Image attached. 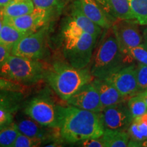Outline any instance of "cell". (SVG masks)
Segmentation results:
<instances>
[{
  "mask_svg": "<svg viewBox=\"0 0 147 147\" xmlns=\"http://www.w3.org/2000/svg\"><path fill=\"white\" fill-rule=\"evenodd\" d=\"M57 129L61 140L69 144L100 138L105 130L100 113L69 105L67 107L59 106Z\"/></svg>",
  "mask_w": 147,
  "mask_h": 147,
  "instance_id": "6da1fadb",
  "label": "cell"
},
{
  "mask_svg": "<svg viewBox=\"0 0 147 147\" xmlns=\"http://www.w3.org/2000/svg\"><path fill=\"white\" fill-rule=\"evenodd\" d=\"M90 71L95 78L106 79L131 64L121 51L112 27L105 29L95 47L91 61Z\"/></svg>",
  "mask_w": 147,
  "mask_h": 147,
  "instance_id": "7a4b0ae2",
  "label": "cell"
},
{
  "mask_svg": "<svg viewBox=\"0 0 147 147\" xmlns=\"http://www.w3.org/2000/svg\"><path fill=\"white\" fill-rule=\"evenodd\" d=\"M97 38L80 29L70 18L61 30L64 59L76 68H84L91 63Z\"/></svg>",
  "mask_w": 147,
  "mask_h": 147,
  "instance_id": "3957f363",
  "label": "cell"
},
{
  "mask_svg": "<svg viewBox=\"0 0 147 147\" xmlns=\"http://www.w3.org/2000/svg\"><path fill=\"white\" fill-rule=\"evenodd\" d=\"M90 69L76 68L66 61H57L47 69L45 79L62 100H68L84 85L93 80Z\"/></svg>",
  "mask_w": 147,
  "mask_h": 147,
  "instance_id": "277c9868",
  "label": "cell"
},
{
  "mask_svg": "<svg viewBox=\"0 0 147 147\" xmlns=\"http://www.w3.org/2000/svg\"><path fill=\"white\" fill-rule=\"evenodd\" d=\"M47 69L40 60L11 54L0 67V76L24 84H34L45 78Z\"/></svg>",
  "mask_w": 147,
  "mask_h": 147,
  "instance_id": "5b68a950",
  "label": "cell"
},
{
  "mask_svg": "<svg viewBox=\"0 0 147 147\" xmlns=\"http://www.w3.org/2000/svg\"><path fill=\"white\" fill-rule=\"evenodd\" d=\"M59 106L47 93H42L32 97L24 108L27 117L42 125L47 127H57Z\"/></svg>",
  "mask_w": 147,
  "mask_h": 147,
  "instance_id": "8992f818",
  "label": "cell"
},
{
  "mask_svg": "<svg viewBox=\"0 0 147 147\" xmlns=\"http://www.w3.org/2000/svg\"><path fill=\"white\" fill-rule=\"evenodd\" d=\"M47 25L36 32L24 36L11 50V54L30 59L41 60L47 54Z\"/></svg>",
  "mask_w": 147,
  "mask_h": 147,
  "instance_id": "52a82bcc",
  "label": "cell"
},
{
  "mask_svg": "<svg viewBox=\"0 0 147 147\" xmlns=\"http://www.w3.org/2000/svg\"><path fill=\"white\" fill-rule=\"evenodd\" d=\"M136 19H116L112 25L114 34L123 53L143 44V35Z\"/></svg>",
  "mask_w": 147,
  "mask_h": 147,
  "instance_id": "ba28073f",
  "label": "cell"
},
{
  "mask_svg": "<svg viewBox=\"0 0 147 147\" xmlns=\"http://www.w3.org/2000/svg\"><path fill=\"white\" fill-rule=\"evenodd\" d=\"M100 116L104 128L113 130L127 131L134 120L126 102L104 108Z\"/></svg>",
  "mask_w": 147,
  "mask_h": 147,
  "instance_id": "9c48e42d",
  "label": "cell"
},
{
  "mask_svg": "<svg viewBox=\"0 0 147 147\" xmlns=\"http://www.w3.org/2000/svg\"><path fill=\"white\" fill-rule=\"evenodd\" d=\"M104 80H107L120 92L125 98L129 99L140 91L136 76V65L129 64Z\"/></svg>",
  "mask_w": 147,
  "mask_h": 147,
  "instance_id": "30bf717a",
  "label": "cell"
},
{
  "mask_svg": "<svg viewBox=\"0 0 147 147\" xmlns=\"http://www.w3.org/2000/svg\"><path fill=\"white\" fill-rule=\"evenodd\" d=\"M53 12L35 8L31 13L15 18L3 17V23L12 25L21 32L32 34L47 25Z\"/></svg>",
  "mask_w": 147,
  "mask_h": 147,
  "instance_id": "8fae6325",
  "label": "cell"
},
{
  "mask_svg": "<svg viewBox=\"0 0 147 147\" xmlns=\"http://www.w3.org/2000/svg\"><path fill=\"white\" fill-rule=\"evenodd\" d=\"M92 81L71 95L67 100V104L94 113L102 112L103 109L98 91Z\"/></svg>",
  "mask_w": 147,
  "mask_h": 147,
  "instance_id": "7c38bea8",
  "label": "cell"
},
{
  "mask_svg": "<svg viewBox=\"0 0 147 147\" xmlns=\"http://www.w3.org/2000/svg\"><path fill=\"white\" fill-rule=\"evenodd\" d=\"M16 124L21 134L34 138L42 140L44 142L55 140V136H59L57 128H53V130L51 131L49 129H47V127L42 125L29 117V119H21Z\"/></svg>",
  "mask_w": 147,
  "mask_h": 147,
  "instance_id": "4fadbf2b",
  "label": "cell"
},
{
  "mask_svg": "<svg viewBox=\"0 0 147 147\" xmlns=\"http://www.w3.org/2000/svg\"><path fill=\"white\" fill-rule=\"evenodd\" d=\"M83 13L101 28L106 29L112 27L115 21L104 11L95 0H77Z\"/></svg>",
  "mask_w": 147,
  "mask_h": 147,
  "instance_id": "5bb4252c",
  "label": "cell"
},
{
  "mask_svg": "<svg viewBox=\"0 0 147 147\" xmlns=\"http://www.w3.org/2000/svg\"><path fill=\"white\" fill-rule=\"evenodd\" d=\"M92 82L98 91L102 109L128 100L107 80L95 78Z\"/></svg>",
  "mask_w": 147,
  "mask_h": 147,
  "instance_id": "9a60e30c",
  "label": "cell"
},
{
  "mask_svg": "<svg viewBox=\"0 0 147 147\" xmlns=\"http://www.w3.org/2000/svg\"><path fill=\"white\" fill-rule=\"evenodd\" d=\"M114 19H135L128 0H95Z\"/></svg>",
  "mask_w": 147,
  "mask_h": 147,
  "instance_id": "2e32d148",
  "label": "cell"
},
{
  "mask_svg": "<svg viewBox=\"0 0 147 147\" xmlns=\"http://www.w3.org/2000/svg\"><path fill=\"white\" fill-rule=\"evenodd\" d=\"M70 18L80 29L93 35L95 38H98L102 34V28L92 21L83 13L77 0H75L71 6Z\"/></svg>",
  "mask_w": 147,
  "mask_h": 147,
  "instance_id": "e0dca14e",
  "label": "cell"
},
{
  "mask_svg": "<svg viewBox=\"0 0 147 147\" xmlns=\"http://www.w3.org/2000/svg\"><path fill=\"white\" fill-rule=\"evenodd\" d=\"M35 9L32 0H12L8 4L0 8L3 17L15 18L31 13Z\"/></svg>",
  "mask_w": 147,
  "mask_h": 147,
  "instance_id": "ac0fdd59",
  "label": "cell"
},
{
  "mask_svg": "<svg viewBox=\"0 0 147 147\" xmlns=\"http://www.w3.org/2000/svg\"><path fill=\"white\" fill-rule=\"evenodd\" d=\"M102 138L105 147H126L130 138L127 131L105 129Z\"/></svg>",
  "mask_w": 147,
  "mask_h": 147,
  "instance_id": "d6986e66",
  "label": "cell"
},
{
  "mask_svg": "<svg viewBox=\"0 0 147 147\" xmlns=\"http://www.w3.org/2000/svg\"><path fill=\"white\" fill-rule=\"evenodd\" d=\"M27 34H29L21 32L12 25L3 23L0 32V45L12 50L14 46Z\"/></svg>",
  "mask_w": 147,
  "mask_h": 147,
  "instance_id": "ffe728a7",
  "label": "cell"
},
{
  "mask_svg": "<svg viewBox=\"0 0 147 147\" xmlns=\"http://www.w3.org/2000/svg\"><path fill=\"white\" fill-rule=\"evenodd\" d=\"M23 94L19 91L0 90V108L19 109Z\"/></svg>",
  "mask_w": 147,
  "mask_h": 147,
  "instance_id": "44dd1931",
  "label": "cell"
},
{
  "mask_svg": "<svg viewBox=\"0 0 147 147\" xmlns=\"http://www.w3.org/2000/svg\"><path fill=\"white\" fill-rule=\"evenodd\" d=\"M127 104L134 119L147 113V105L143 91L139 92L130 97L127 100Z\"/></svg>",
  "mask_w": 147,
  "mask_h": 147,
  "instance_id": "7402d4cb",
  "label": "cell"
},
{
  "mask_svg": "<svg viewBox=\"0 0 147 147\" xmlns=\"http://www.w3.org/2000/svg\"><path fill=\"white\" fill-rule=\"evenodd\" d=\"M134 18L140 25H147V0H128Z\"/></svg>",
  "mask_w": 147,
  "mask_h": 147,
  "instance_id": "603a6c76",
  "label": "cell"
},
{
  "mask_svg": "<svg viewBox=\"0 0 147 147\" xmlns=\"http://www.w3.org/2000/svg\"><path fill=\"white\" fill-rule=\"evenodd\" d=\"M19 134L16 123L13 122L0 130V147L13 146Z\"/></svg>",
  "mask_w": 147,
  "mask_h": 147,
  "instance_id": "cb8c5ba5",
  "label": "cell"
},
{
  "mask_svg": "<svg viewBox=\"0 0 147 147\" xmlns=\"http://www.w3.org/2000/svg\"><path fill=\"white\" fill-rule=\"evenodd\" d=\"M124 54L130 63L136 61L138 63L147 65V48L143 44L130 48L125 52Z\"/></svg>",
  "mask_w": 147,
  "mask_h": 147,
  "instance_id": "d4e9b609",
  "label": "cell"
},
{
  "mask_svg": "<svg viewBox=\"0 0 147 147\" xmlns=\"http://www.w3.org/2000/svg\"><path fill=\"white\" fill-rule=\"evenodd\" d=\"M44 141L42 140L29 137L20 133L18 134V137L16 138L12 147L39 146Z\"/></svg>",
  "mask_w": 147,
  "mask_h": 147,
  "instance_id": "484cf974",
  "label": "cell"
},
{
  "mask_svg": "<svg viewBox=\"0 0 147 147\" xmlns=\"http://www.w3.org/2000/svg\"><path fill=\"white\" fill-rule=\"evenodd\" d=\"M35 8L43 9L53 12L55 10H58L62 6L61 0H32Z\"/></svg>",
  "mask_w": 147,
  "mask_h": 147,
  "instance_id": "4316f807",
  "label": "cell"
},
{
  "mask_svg": "<svg viewBox=\"0 0 147 147\" xmlns=\"http://www.w3.org/2000/svg\"><path fill=\"white\" fill-rule=\"evenodd\" d=\"M18 109L11 108H0V130L13 122L14 114Z\"/></svg>",
  "mask_w": 147,
  "mask_h": 147,
  "instance_id": "83f0119b",
  "label": "cell"
},
{
  "mask_svg": "<svg viewBox=\"0 0 147 147\" xmlns=\"http://www.w3.org/2000/svg\"><path fill=\"white\" fill-rule=\"evenodd\" d=\"M137 81L140 91L147 90V65L138 63L136 65Z\"/></svg>",
  "mask_w": 147,
  "mask_h": 147,
  "instance_id": "f1b7e54d",
  "label": "cell"
},
{
  "mask_svg": "<svg viewBox=\"0 0 147 147\" xmlns=\"http://www.w3.org/2000/svg\"><path fill=\"white\" fill-rule=\"evenodd\" d=\"M21 89L22 87L17 82L11 81L0 76V90L21 91Z\"/></svg>",
  "mask_w": 147,
  "mask_h": 147,
  "instance_id": "f546056e",
  "label": "cell"
},
{
  "mask_svg": "<svg viewBox=\"0 0 147 147\" xmlns=\"http://www.w3.org/2000/svg\"><path fill=\"white\" fill-rule=\"evenodd\" d=\"M78 146L83 147H105L102 137L97 138H89L77 143Z\"/></svg>",
  "mask_w": 147,
  "mask_h": 147,
  "instance_id": "4dcf8cb0",
  "label": "cell"
},
{
  "mask_svg": "<svg viewBox=\"0 0 147 147\" xmlns=\"http://www.w3.org/2000/svg\"><path fill=\"white\" fill-rule=\"evenodd\" d=\"M10 53L11 49L2 45H0V67L8 59Z\"/></svg>",
  "mask_w": 147,
  "mask_h": 147,
  "instance_id": "1f68e13d",
  "label": "cell"
},
{
  "mask_svg": "<svg viewBox=\"0 0 147 147\" xmlns=\"http://www.w3.org/2000/svg\"><path fill=\"white\" fill-rule=\"evenodd\" d=\"M143 45L147 48V29L143 33Z\"/></svg>",
  "mask_w": 147,
  "mask_h": 147,
  "instance_id": "d6a6232c",
  "label": "cell"
},
{
  "mask_svg": "<svg viewBox=\"0 0 147 147\" xmlns=\"http://www.w3.org/2000/svg\"><path fill=\"white\" fill-rule=\"evenodd\" d=\"M12 0H0V8H2V7H4L7 4H8Z\"/></svg>",
  "mask_w": 147,
  "mask_h": 147,
  "instance_id": "836d02e7",
  "label": "cell"
},
{
  "mask_svg": "<svg viewBox=\"0 0 147 147\" xmlns=\"http://www.w3.org/2000/svg\"><path fill=\"white\" fill-rule=\"evenodd\" d=\"M147 147V140L140 142V147Z\"/></svg>",
  "mask_w": 147,
  "mask_h": 147,
  "instance_id": "e575fe53",
  "label": "cell"
},
{
  "mask_svg": "<svg viewBox=\"0 0 147 147\" xmlns=\"http://www.w3.org/2000/svg\"><path fill=\"white\" fill-rule=\"evenodd\" d=\"M3 24V17H2V16H1V13H0V32H1V28H2Z\"/></svg>",
  "mask_w": 147,
  "mask_h": 147,
  "instance_id": "d590c367",
  "label": "cell"
},
{
  "mask_svg": "<svg viewBox=\"0 0 147 147\" xmlns=\"http://www.w3.org/2000/svg\"><path fill=\"white\" fill-rule=\"evenodd\" d=\"M144 92V100H145V102L146 103V105H147V90L145 91H143Z\"/></svg>",
  "mask_w": 147,
  "mask_h": 147,
  "instance_id": "8d00e7d4",
  "label": "cell"
}]
</instances>
